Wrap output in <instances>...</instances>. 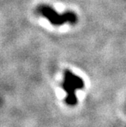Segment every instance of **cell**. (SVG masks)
I'll use <instances>...</instances> for the list:
<instances>
[{"instance_id":"6da1fadb","label":"cell","mask_w":126,"mask_h":127,"mask_svg":"<svg viewBox=\"0 0 126 127\" xmlns=\"http://www.w3.org/2000/svg\"><path fill=\"white\" fill-rule=\"evenodd\" d=\"M84 86V82L81 78L75 75L69 70L65 71L62 88L65 91L67 96L65 101L69 106H75L77 99L76 96V91L82 89Z\"/></svg>"},{"instance_id":"7a4b0ae2","label":"cell","mask_w":126,"mask_h":127,"mask_svg":"<svg viewBox=\"0 0 126 127\" xmlns=\"http://www.w3.org/2000/svg\"><path fill=\"white\" fill-rule=\"evenodd\" d=\"M37 12L39 15L47 18L53 25L59 26L67 22L70 24H75L77 21V17L73 11H68L62 15H59L52 8L47 5H40L37 8Z\"/></svg>"}]
</instances>
